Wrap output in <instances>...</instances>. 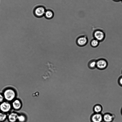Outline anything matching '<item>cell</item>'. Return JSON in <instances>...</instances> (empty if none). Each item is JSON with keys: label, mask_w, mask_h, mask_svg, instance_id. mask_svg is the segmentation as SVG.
<instances>
[{"label": "cell", "mask_w": 122, "mask_h": 122, "mask_svg": "<svg viewBox=\"0 0 122 122\" xmlns=\"http://www.w3.org/2000/svg\"><path fill=\"white\" fill-rule=\"evenodd\" d=\"M118 82L119 85L120 86H122V76H121L119 78Z\"/></svg>", "instance_id": "cell-17"}, {"label": "cell", "mask_w": 122, "mask_h": 122, "mask_svg": "<svg viewBox=\"0 0 122 122\" xmlns=\"http://www.w3.org/2000/svg\"><path fill=\"white\" fill-rule=\"evenodd\" d=\"M91 122H103V114L102 113H94L90 118Z\"/></svg>", "instance_id": "cell-2"}, {"label": "cell", "mask_w": 122, "mask_h": 122, "mask_svg": "<svg viewBox=\"0 0 122 122\" xmlns=\"http://www.w3.org/2000/svg\"><path fill=\"white\" fill-rule=\"evenodd\" d=\"M88 41L87 38L85 36H82L79 37L77 40V44L80 46H83L86 44Z\"/></svg>", "instance_id": "cell-8"}, {"label": "cell", "mask_w": 122, "mask_h": 122, "mask_svg": "<svg viewBox=\"0 0 122 122\" xmlns=\"http://www.w3.org/2000/svg\"><path fill=\"white\" fill-rule=\"evenodd\" d=\"M44 16L46 19L50 20L53 17L54 13L51 10H46Z\"/></svg>", "instance_id": "cell-11"}, {"label": "cell", "mask_w": 122, "mask_h": 122, "mask_svg": "<svg viewBox=\"0 0 122 122\" xmlns=\"http://www.w3.org/2000/svg\"><path fill=\"white\" fill-rule=\"evenodd\" d=\"M102 106L99 104H96L94 106L93 108L94 113H102Z\"/></svg>", "instance_id": "cell-10"}, {"label": "cell", "mask_w": 122, "mask_h": 122, "mask_svg": "<svg viewBox=\"0 0 122 122\" xmlns=\"http://www.w3.org/2000/svg\"><path fill=\"white\" fill-rule=\"evenodd\" d=\"M13 107L16 110L19 109L21 107V102L18 100H14L12 103Z\"/></svg>", "instance_id": "cell-12"}, {"label": "cell", "mask_w": 122, "mask_h": 122, "mask_svg": "<svg viewBox=\"0 0 122 122\" xmlns=\"http://www.w3.org/2000/svg\"><path fill=\"white\" fill-rule=\"evenodd\" d=\"M121 0L122 1V0Z\"/></svg>", "instance_id": "cell-21"}, {"label": "cell", "mask_w": 122, "mask_h": 122, "mask_svg": "<svg viewBox=\"0 0 122 122\" xmlns=\"http://www.w3.org/2000/svg\"><path fill=\"white\" fill-rule=\"evenodd\" d=\"M89 67L91 68H94L96 66V61H93L90 62L89 64Z\"/></svg>", "instance_id": "cell-16"}, {"label": "cell", "mask_w": 122, "mask_h": 122, "mask_svg": "<svg viewBox=\"0 0 122 122\" xmlns=\"http://www.w3.org/2000/svg\"><path fill=\"white\" fill-rule=\"evenodd\" d=\"M113 0L117 2V1H120L121 0Z\"/></svg>", "instance_id": "cell-19"}, {"label": "cell", "mask_w": 122, "mask_h": 122, "mask_svg": "<svg viewBox=\"0 0 122 122\" xmlns=\"http://www.w3.org/2000/svg\"><path fill=\"white\" fill-rule=\"evenodd\" d=\"M121 113L122 114V108L121 109Z\"/></svg>", "instance_id": "cell-20"}, {"label": "cell", "mask_w": 122, "mask_h": 122, "mask_svg": "<svg viewBox=\"0 0 122 122\" xmlns=\"http://www.w3.org/2000/svg\"></svg>", "instance_id": "cell-23"}, {"label": "cell", "mask_w": 122, "mask_h": 122, "mask_svg": "<svg viewBox=\"0 0 122 122\" xmlns=\"http://www.w3.org/2000/svg\"><path fill=\"white\" fill-rule=\"evenodd\" d=\"M26 120L25 117L24 115H18L17 120L19 122H25Z\"/></svg>", "instance_id": "cell-15"}, {"label": "cell", "mask_w": 122, "mask_h": 122, "mask_svg": "<svg viewBox=\"0 0 122 122\" xmlns=\"http://www.w3.org/2000/svg\"><path fill=\"white\" fill-rule=\"evenodd\" d=\"M46 10L42 6H39L35 9L34 13L35 15L38 17H41L44 15Z\"/></svg>", "instance_id": "cell-3"}, {"label": "cell", "mask_w": 122, "mask_h": 122, "mask_svg": "<svg viewBox=\"0 0 122 122\" xmlns=\"http://www.w3.org/2000/svg\"><path fill=\"white\" fill-rule=\"evenodd\" d=\"M18 115L16 113H12L9 116L8 120L10 122H16L17 120Z\"/></svg>", "instance_id": "cell-9"}, {"label": "cell", "mask_w": 122, "mask_h": 122, "mask_svg": "<svg viewBox=\"0 0 122 122\" xmlns=\"http://www.w3.org/2000/svg\"><path fill=\"white\" fill-rule=\"evenodd\" d=\"M94 36L95 39L100 41H102L104 38L105 34L102 30H97L94 32Z\"/></svg>", "instance_id": "cell-6"}, {"label": "cell", "mask_w": 122, "mask_h": 122, "mask_svg": "<svg viewBox=\"0 0 122 122\" xmlns=\"http://www.w3.org/2000/svg\"><path fill=\"white\" fill-rule=\"evenodd\" d=\"M6 118V115L4 113L0 112V122H3L4 121Z\"/></svg>", "instance_id": "cell-14"}, {"label": "cell", "mask_w": 122, "mask_h": 122, "mask_svg": "<svg viewBox=\"0 0 122 122\" xmlns=\"http://www.w3.org/2000/svg\"><path fill=\"white\" fill-rule=\"evenodd\" d=\"M4 97L3 95L0 93V103L3 102Z\"/></svg>", "instance_id": "cell-18"}, {"label": "cell", "mask_w": 122, "mask_h": 122, "mask_svg": "<svg viewBox=\"0 0 122 122\" xmlns=\"http://www.w3.org/2000/svg\"><path fill=\"white\" fill-rule=\"evenodd\" d=\"M11 108L10 104L7 102H3L0 103V110L1 112H7L10 110Z\"/></svg>", "instance_id": "cell-4"}, {"label": "cell", "mask_w": 122, "mask_h": 122, "mask_svg": "<svg viewBox=\"0 0 122 122\" xmlns=\"http://www.w3.org/2000/svg\"><path fill=\"white\" fill-rule=\"evenodd\" d=\"M115 116L114 114L107 112L103 114V122H112Z\"/></svg>", "instance_id": "cell-5"}, {"label": "cell", "mask_w": 122, "mask_h": 122, "mask_svg": "<svg viewBox=\"0 0 122 122\" xmlns=\"http://www.w3.org/2000/svg\"></svg>", "instance_id": "cell-22"}, {"label": "cell", "mask_w": 122, "mask_h": 122, "mask_svg": "<svg viewBox=\"0 0 122 122\" xmlns=\"http://www.w3.org/2000/svg\"><path fill=\"white\" fill-rule=\"evenodd\" d=\"M99 41L96 39L92 40L91 42V46L93 47H95L97 46L99 44Z\"/></svg>", "instance_id": "cell-13"}, {"label": "cell", "mask_w": 122, "mask_h": 122, "mask_svg": "<svg viewBox=\"0 0 122 122\" xmlns=\"http://www.w3.org/2000/svg\"><path fill=\"white\" fill-rule=\"evenodd\" d=\"M107 62L104 59L99 60L96 61V67L99 69H104L107 67Z\"/></svg>", "instance_id": "cell-7"}, {"label": "cell", "mask_w": 122, "mask_h": 122, "mask_svg": "<svg viewBox=\"0 0 122 122\" xmlns=\"http://www.w3.org/2000/svg\"><path fill=\"white\" fill-rule=\"evenodd\" d=\"M3 95L4 98L6 100L8 101H11L15 97L16 94L14 90L9 89L5 91Z\"/></svg>", "instance_id": "cell-1"}]
</instances>
